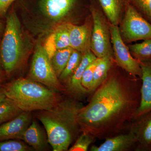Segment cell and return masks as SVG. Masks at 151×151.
I'll use <instances>...</instances> for the list:
<instances>
[{
  "mask_svg": "<svg viewBox=\"0 0 151 151\" xmlns=\"http://www.w3.org/2000/svg\"><path fill=\"white\" fill-rule=\"evenodd\" d=\"M101 85L89 104L80 108L77 116L81 132L94 137L118 125L128 113L134 116L141 101L142 84L128 89L113 76Z\"/></svg>",
  "mask_w": 151,
  "mask_h": 151,
  "instance_id": "6da1fadb",
  "label": "cell"
},
{
  "mask_svg": "<svg viewBox=\"0 0 151 151\" xmlns=\"http://www.w3.org/2000/svg\"><path fill=\"white\" fill-rule=\"evenodd\" d=\"M82 107L73 100L61 99L50 110L35 111V116L44 127L53 151L68 150L81 131L77 116Z\"/></svg>",
  "mask_w": 151,
  "mask_h": 151,
  "instance_id": "7a4b0ae2",
  "label": "cell"
},
{
  "mask_svg": "<svg viewBox=\"0 0 151 151\" xmlns=\"http://www.w3.org/2000/svg\"><path fill=\"white\" fill-rule=\"evenodd\" d=\"M6 97L24 112L48 110L60 99L56 91L28 78H19L4 86Z\"/></svg>",
  "mask_w": 151,
  "mask_h": 151,
  "instance_id": "3957f363",
  "label": "cell"
},
{
  "mask_svg": "<svg viewBox=\"0 0 151 151\" xmlns=\"http://www.w3.org/2000/svg\"><path fill=\"white\" fill-rule=\"evenodd\" d=\"M4 31L0 59L6 73L10 75L21 65L27 52L20 22L14 10L7 16Z\"/></svg>",
  "mask_w": 151,
  "mask_h": 151,
  "instance_id": "277c9868",
  "label": "cell"
},
{
  "mask_svg": "<svg viewBox=\"0 0 151 151\" xmlns=\"http://www.w3.org/2000/svg\"><path fill=\"white\" fill-rule=\"evenodd\" d=\"M27 78L56 92L65 91V86L55 73L50 58L40 44L36 46Z\"/></svg>",
  "mask_w": 151,
  "mask_h": 151,
  "instance_id": "5b68a950",
  "label": "cell"
},
{
  "mask_svg": "<svg viewBox=\"0 0 151 151\" xmlns=\"http://www.w3.org/2000/svg\"><path fill=\"white\" fill-rule=\"evenodd\" d=\"M119 32L124 42L151 39V23L129 3L125 4V12L120 22Z\"/></svg>",
  "mask_w": 151,
  "mask_h": 151,
  "instance_id": "8992f818",
  "label": "cell"
},
{
  "mask_svg": "<svg viewBox=\"0 0 151 151\" xmlns=\"http://www.w3.org/2000/svg\"><path fill=\"white\" fill-rule=\"evenodd\" d=\"M90 12L93 22L91 50L98 58L113 57L110 22L102 12L94 6Z\"/></svg>",
  "mask_w": 151,
  "mask_h": 151,
  "instance_id": "52a82bcc",
  "label": "cell"
},
{
  "mask_svg": "<svg viewBox=\"0 0 151 151\" xmlns=\"http://www.w3.org/2000/svg\"><path fill=\"white\" fill-rule=\"evenodd\" d=\"M111 41L115 62L134 78H141L142 70L140 62L131 55L119 32L118 26L110 24Z\"/></svg>",
  "mask_w": 151,
  "mask_h": 151,
  "instance_id": "ba28073f",
  "label": "cell"
},
{
  "mask_svg": "<svg viewBox=\"0 0 151 151\" xmlns=\"http://www.w3.org/2000/svg\"><path fill=\"white\" fill-rule=\"evenodd\" d=\"M93 22L92 17L84 24L75 25L68 23L70 47L84 55L91 50Z\"/></svg>",
  "mask_w": 151,
  "mask_h": 151,
  "instance_id": "9c48e42d",
  "label": "cell"
},
{
  "mask_svg": "<svg viewBox=\"0 0 151 151\" xmlns=\"http://www.w3.org/2000/svg\"><path fill=\"white\" fill-rule=\"evenodd\" d=\"M32 121L31 112L23 111L14 119L0 125V141L22 140Z\"/></svg>",
  "mask_w": 151,
  "mask_h": 151,
  "instance_id": "30bf717a",
  "label": "cell"
},
{
  "mask_svg": "<svg viewBox=\"0 0 151 151\" xmlns=\"http://www.w3.org/2000/svg\"><path fill=\"white\" fill-rule=\"evenodd\" d=\"M142 70L141 101L134 118L138 119L151 111V59L140 62Z\"/></svg>",
  "mask_w": 151,
  "mask_h": 151,
  "instance_id": "8fae6325",
  "label": "cell"
},
{
  "mask_svg": "<svg viewBox=\"0 0 151 151\" xmlns=\"http://www.w3.org/2000/svg\"><path fill=\"white\" fill-rule=\"evenodd\" d=\"M97 58L91 50L83 55L81 63L66 83L65 90L76 97L83 96L88 92L81 84V79L86 68Z\"/></svg>",
  "mask_w": 151,
  "mask_h": 151,
  "instance_id": "7c38bea8",
  "label": "cell"
},
{
  "mask_svg": "<svg viewBox=\"0 0 151 151\" xmlns=\"http://www.w3.org/2000/svg\"><path fill=\"white\" fill-rule=\"evenodd\" d=\"M76 0H41L40 8L45 15L57 21L70 12Z\"/></svg>",
  "mask_w": 151,
  "mask_h": 151,
  "instance_id": "4fadbf2b",
  "label": "cell"
},
{
  "mask_svg": "<svg viewBox=\"0 0 151 151\" xmlns=\"http://www.w3.org/2000/svg\"><path fill=\"white\" fill-rule=\"evenodd\" d=\"M22 140L35 150H45L48 147L47 135L35 120H32Z\"/></svg>",
  "mask_w": 151,
  "mask_h": 151,
  "instance_id": "5bb4252c",
  "label": "cell"
},
{
  "mask_svg": "<svg viewBox=\"0 0 151 151\" xmlns=\"http://www.w3.org/2000/svg\"><path fill=\"white\" fill-rule=\"evenodd\" d=\"M137 142V138L134 131L127 134L119 135L107 139L99 147L93 146L92 151H121L127 150Z\"/></svg>",
  "mask_w": 151,
  "mask_h": 151,
  "instance_id": "9a60e30c",
  "label": "cell"
},
{
  "mask_svg": "<svg viewBox=\"0 0 151 151\" xmlns=\"http://www.w3.org/2000/svg\"><path fill=\"white\" fill-rule=\"evenodd\" d=\"M140 120L134 129L140 147L143 150H151V111L139 118Z\"/></svg>",
  "mask_w": 151,
  "mask_h": 151,
  "instance_id": "2e32d148",
  "label": "cell"
},
{
  "mask_svg": "<svg viewBox=\"0 0 151 151\" xmlns=\"http://www.w3.org/2000/svg\"><path fill=\"white\" fill-rule=\"evenodd\" d=\"M99 2L108 22L118 26L122 19L123 0H99Z\"/></svg>",
  "mask_w": 151,
  "mask_h": 151,
  "instance_id": "e0dca14e",
  "label": "cell"
},
{
  "mask_svg": "<svg viewBox=\"0 0 151 151\" xmlns=\"http://www.w3.org/2000/svg\"><path fill=\"white\" fill-rule=\"evenodd\" d=\"M113 58L108 56L100 58L94 70L91 92L96 90L107 79L108 71L112 65Z\"/></svg>",
  "mask_w": 151,
  "mask_h": 151,
  "instance_id": "ac0fdd59",
  "label": "cell"
},
{
  "mask_svg": "<svg viewBox=\"0 0 151 151\" xmlns=\"http://www.w3.org/2000/svg\"><path fill=\"white\" fill-rule=\"evenodd\" d=\"M22 112L12 100L6 97L0 102V125L14 119Z\"/></svg>",
  "mask_w": 151,
  "mask_h": 151,
  "instance_id": "d6986e66",
  "label": "cell"
},
{
  "mask_svg": "<svg viewBox=\"0 0 151 151\" xmlns=\"http://www.w3.org/2000/svg\"><path fill=\"white\" fill-rule=\"evenodd\" d=\"M73 50L71 47L58 49L52 57V64L58 77L65 68Z\"/></svg>",
  "mask_w": 151,
  "mask_h": 151,
  "instance_id": "ffe728a7",
  "label": "cell"
},
{
  "mask_svg": "<svg viewBox=\"0 0 151 151\" xmlns=\"http://www.w3.org/2000/svg\"><path fill=\"white\" fill-rule=\"evenodd\" d=\"M128 47L131 54L139 62L151 59V39L144 40L141 43L130 45Z\"/></svg>",
  "mask_w": 151,
  "mask_h": 151,
  "instance_id": "44dd1931",
  "label": "cell"
},
{
  "mask_svg": "<svg viewBox=\"0 0 151 151\" xmlns=\"http://www.w3.org/2000/svg\"><path fill=\"white\" fill-rule=\"evenodd\" d=\"M82 56L81 52L73 50L66 66L58 77L60 82H67L81 63Z\"/></svg>",
  "mask_w": 151,
  "mask_h": 151,
  "instance_id": "7402d4cb",
  "label": "cell"
},
{
  "mask_svg": "<svg viewBox=\"0 0 151 151\" xmlns=\"http://www.w3.org/2000/svg\"><path fill=\"white\" fill-rule=\"evenodd\" d=\"M53 32L57 49L70 47L68 23H64L58 26Z\"/></svg>",
  "mask_w": 151,
  "mask_h": 151,
  "instance_id": "603a6c76",
  "label": "cell"
},
{
  "mask_svg": "<svg viewBox=\"0 0 151 151\" xmlns=\"http://www.w3.org/2000/svg\"><path fill=\"white\" fill-rule=\"evenodd\" d=\"M34 150L26 143L14 139L0 141V151H28Z\"/></svg>",
  "mask_w": 151,
  "mask_h": 151,
  "instance_id": "cb8c5ba5",
  "label": "cell"
},
{
  "mask_svg": "<svg viewBox=\"0 0 151 151\" xmlns=\"http://www.w3.org/2000/svg\"><path fill=\"white\" fill-rule=\"evenodd\" d=\"M100 60L97 58L85 69L81 79V84L88 92H91L93 84V76L94 70Z\"/></svg>",
  "mask_w": 151,
  "mask_h": 151,
  "instance_id": "d4e9b609",
  "label": "cell"
},
{
  "mask_svg": "<svg viewBox=\"0 0 151 151\" xmlns=\"http://www.w3.org/2000/svg\"><path fill=\"white\" fill-rule=\"evenodd\" d=\"M94 137L86 132H82L69 151H86L94 140Z\"/></svg>",
  "mask_w": 151,
  "mask_h": 151,
  "instance_id": "484cf974",
  "label": "cell"
},
{
  "mask_svg": "<svg viewBox=\"0 0 151 151\" xmlns=\"http://www.w3.org/2000/svg\"><path fill=\"white\" fill-rule=\"evenodd\" d=\"M133 6L151 23V0H132Z\"/></svg>",
  "mask_w": 151,
  "mask_h": 151,
  "instance_id": "4316f807",
  "label": "cell"
},
{
  "mask_svg": "<svg viewBox=\"0 0 151 151\" xmlns=\"http://www.w3.org/2000/svg\"><path fill=\"white\" fill-rule=\"evenodd\" d=\"M43 47L49 57L51 59L58 50L55 40L54 32L52 33L46 39Z\"/></svg>",
  "mask_w": 151,
  "mask_h": 151,
  "instance_id": "83f0119b",
  "label": "cell"
},
{
  "mask_svg": "<svg viewBox=\"0 0 151 151\" xmlns=\"http://www.w3.org/2000/svg\"><path fill=\"white\" fill-rule=\"evenodd\" d=\"M16 0H0V17L4 15L11 5Z\"/></svg>",
  "mask_w": 151,
  "mask_h": 151,
  "instance_id": "f1b7e54d",
  "label": "cell"
},
{
  "mask_svg": "<svg viewBox=\"0 0 151 151\" xmlns=\"http://www.w3.org/2000/svg\"><path fill=\"white\" fill-rule=\"evenodd\" d=\"M6 97L5 92V89L4 87H0V102L4 100Z\"/></svg>",
  "mask_w": 151,
  "mask_h": 151,
  "instance_id": "f546056e",
  "label": "cell"
},
{
  "mask_svg": "<svg viewBox=\"0 0 151 151\" xmlns=\"http://www.w3.org/2000/svg\"><path fill=\"white\" fill-rule=\"evenodd\" d=\"M4 26L1 22H0V35L2 34L3 31H4Z\"/></svg>",
  "mask_w": 151,
  "mask_h": 151,
  "instance_id": "4dcf8cb0",
  "label": "cell"
},
{
  "mask_svg": "<svg viewBox=\"0 0 151 151\" xmlns=\"http://www.w3.org/2000/svg\"><path fill=\"white\" fill-rule=\"evenodd\" d=\"M1 80V70H0V81Z\"/></svg>",
  "mask_w": 151,
  "mask_h": 151,
  "instance_id": "1f68e13d",
  "label": "cell"
},
{
  "mask_svg": "<svg viewBox=\"0 0 151 151\" xmlns=\"http://www.w3.org/2000/svg\"></svg>",
  "mask_w": 151,
  "mask_h": 151,
  "instance_id": "d6a6232c",
  "label": "cell"
}]
</instances>
